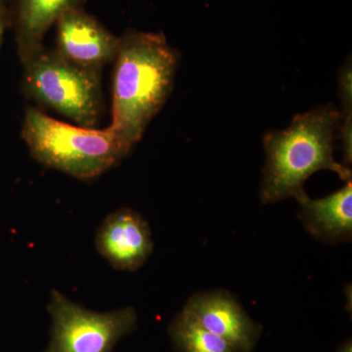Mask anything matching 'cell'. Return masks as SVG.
Listing matches in <instances>:
<instances>
[{"label":"cell","instance_id":"obj_2","mask_svg":"<svg viewBox=\"0 0 352 352\" xmlns=\"http://www.w3.org/2000/svg\"><path fill=\"white\" fill-rule=\"evenodd\" d=\"M340 113L333 104L318 106L296 115L286 129L268 131L264 135V204L291 197L298 201L307 194L303 189L305 180L319 170H331L340 179L351 180V170L333 157Z\"/></svg>","mask_w":352,"mask_h":352},{"label":"cell","instance_id":"obj_13","mask_svg":"<svg viewBox=\"0 0 352 352\" xmlns=\"http://www.w3.org/2000/svg\"><path fill=\"white\" fill-rule=\"evenodd\" d=\"M8 25H10L8 4H7V0H0V45H1L4 32Z\"/></svg>","mask_w":352,"mask_h":352},{"label":"cell","instance_id":"obj_7","mask_svg":"<svg viewBox=\"0 0 352 352\" xmlns=\"http://www.w3.org/2000/svg\"><path fill=\"white\" fill-rule=\"evenodd\" d=\"M95 242L101 256L119 270H138L153 252L149 226L131 208L109 214L99 227Z\"/></svg>","mask_w":352,"mask_h":352},{"label":"cell","instance_id":"obj_1","mask_svg":"<svg viewBox=\"0 0 352 352\" xmlns=\"http://www.w3.org/2000/svg\"><path fill=\"white\" fill-rule=\"evenodd\" d=\"M178 61L179 53L163 32L129 31L120 36L110 127L131 148L168 100Z\"/></svg>","mask_w":352,"mask_h":352},{"label":"cell","instance_id":"obj_14","mask_svg":"<svg viewBox=\"0 0 352 352\" xmlns=\"http://www.w3.org/2000/svg\"><path fill=\"white\" fill-rule=\"evenodd\" d=\"M338 352H352L351 340H347L346 344L340 347Z\"/></svg>","mask_w":352,"mask_h":352},{"label":"cell","instance_id":"obj_4","mask_svg":"<svg viewBox=\"0 0 352 352\" xmlns=\"http://www.w3.org/2000/svg\"><path fill=\"white\" fill-rule=\"evenodd\" d=\"M25 94L43 107L94 127L103 109L100 73L67 61L54 50L41 48L23 63Z\"/></svg>","mask_w":352,"mask_h":352},{"label":"cell","instance_id":"obj_11","mask_svg":"<svg viewBox=\"0 0 352 352\" xmlns=\"http://www.w3.org/2000/svg\"><path fill=\"white\" fill-rule=\"evenodd\" d=\"M170 332L182 352H239L226 340L201 327L184 310L176 316Z\"/></svg>","mask_w":352,"mask_h":352},{"label":"cell","instance_id":"obj_12","mask_svg":"<svg viewBox=\"0 0 352 352\" xmlns=\"http://www.w3.org/2000/svg\"><path fill=\"white\" fill-rule=\"evenodd\" d=\"M351 63L346 62L340 71L339 88L342 111L340 113V122L338 132L342 140L344 149V164L351 166L352 163V90H351Z\"/></svg>","mask_w":352,"mask_h":352},{"label":"cell","instance_id":"obj_9","mask_svg":"<svg viewBox=\"0 0 352 352\" xmlns=\"http://www.w3.org/2000/svg\"><path fill=\"white\" fill-rule=\"evenodd\" d=\"M85 0H12L8 6L10 25L15 29L18 54L22 63L43 47L48 30L60 16ZM8 4V3H7Z\"/></svg>","mask_w":352,"mask_h":352},{"label":"cell","instance_id":"obj_8","mask_svg":"<svg viewBox=\"0 0 352 352\" xmlns=\"http://www.w3.org/2000/svg\"><path fill=\"white\" fill-rule=\"evenodd\" d=\"M201 327L232 344L239 352H250L259 328L239 302L226 292H208L192 296L183 308Z\"/></svg>","mask_w":352,"mask_h":352},{"label":"cell","instance_id":"obj_3","mask_svg":"<svg viewBox=\"0 0 352 352\" xmlns=\"http://www.w3.org/2000/svg\"><path fill=\"white\" fill-rule=\"evenodd\" d=\"M22 138L39 163L82 180L106 173L132 149L110 126H74L36 108L25 111Z\"/></svg>","mask_w":352,"mask_h":352},{"label":"cell","instance_id":"obj_5","mask_svg":"<svg viewBox=\"0 0 352 352\" xmlns=\"http://www.w3.org/2000/svg\"><path fill=\"white\" fill-rule=\"evenodd\" d=\"M48 310L53 327L45 352H111L136 322L132 307L98 314L76 305L58 291L51 293Z\"/></svg>","mask_w":352,"mask_h":352},{"label":"cell","instance_id":"obj_10","mask_svg":"<svg viewBox=\"0 0 352 352\" xmlns=\"http://www.w3.org/2000/svg\"><path fill=\"white\" fill-rule=\"evenodd\" d=\"M300 219L308 232L326 243L349 242L352 237V182L325 198L298 199Z\"/></svg>","mask_w":352,"mask_h":352},{"label":"cell","instance_id":"obj_6","mask_svg":"<svg viewBox=\"0 0 352 352\" xmlns=\"http://www.w3.org/2000/svg\"><path fill=\"white\" fill-rule=\"evenodd\" d=\"M55 25L54 50L67 61L97 73L115 62L120 38L85 12L82 7L69 9Z\"/></svg>","mask_w":352,"mask_h":352}]
</instances>
